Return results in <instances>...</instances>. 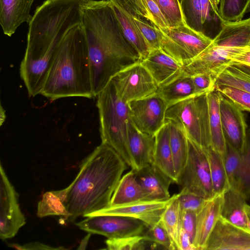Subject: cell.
<instances>
[{
	"label": "cell",
	"mask_w": 250,
	"mask_h": 250,
	"mask_svg": "<svg viewBox=\"0 0 250 250\" xmlns=\"http://www.w3.org/2000/svg\"><path fill=\"white\" fill-rule=\"evenodd\" d=\"M86 0H46L29 23L27 45L20 68L30 97L41 94L59 47L69 31L81 24Z\"/></svg>",
	"instance_id": "6da1fadb"
},
{
	"label": "cell",
	"mask_w": 250,
	"mask_h": 250,
	"mask_svg": "<svg viewBox=\"0 0 250 250\" xmlns=\"http://www.w3.org/2000/svg\"><path fill=\"white\" fill-rule=\"evenodd\" d=\"M81 24L96 97L118 72L141 59L125 37L109 0L85 1L82 5Z\"/></svg>",
	"instance_id": "7a4b0ae2"
},
{
	"label": "cell",
	"mask_w": 250,
	"mask_h": 250,
	"mask_svg": "<svg viewBox=\"0 0 250 250\" xmlns=\"http://www.w3.org/2000/svg\"><path fill=\"white\" fill-rule=\"evenodd\" d=\"M126 168L127 164L112 148L103 143L97 146L83 162L75 179L64 188L63 204L69 214L67 223L109 207Z\"/></svg>",
	"instance_id": "3957f363"
},
{
	"label": "cell",
	"mask_w": 250,
	"mask_h": 250,
	"mask_svg": "<svg viewBox=\"0 0 250 250\" xmlns=\"http://www.w3.org/2000/svg\"><path fill=\"white\" fill-rule=\"evenodd\" d=\"M50 100L94 97L86 40L82 24L62 42L41 92Z\"/></svg>",
	"instance_id": "277c9868"
},
{
	"label": "cell",
	"mask_w": 250,
	"mask_h": 250,
	"mask_svg": "<svg viewBox=\"0 0 250 250\" xmlns=\"http://www.w3.org/2000/svg\"><path fill=\"white\" fill-rule=\"evenodd\" d=\"M96 97L102 143L112 148L135 170L128 144L131 119L128 104L118 97L111 81Z\"/></svg>",
	"instance_id": "5b68a950"
},
{
	"label": "cell",
	"mask_w": 250,
	"mask_h": 250,
	"mask_svg": "<svg viewBox=\"0 0 250 250\" xmlns=\"http://www.w3.org/2000/svg\"><path fill=\"white\" fill-rule=\"evenodd\" d=\"M176 124L188 139L204 149L211 146L208 95L204 94L168 106L166 122Z\"/></svg>",
	"instance_id": "8992f818"
},
{
	"label": "cell",
	"mask_w": 250,
	"mask_h": 250,
	"mask_svg": "<svg viewBox=\"0 0 250 250\" xmlns=\"http://www.w3.org/2000/svg\"><path fill=\"white\" fill-rule=\"evenodd\" d=\"M157 28L160 48L183 66L199 55L212 42V39L192 29L185 22Z\"/></svg>",
	"instance_id": "52a82bcc"
},
{
	"label": "cell",
	"mask_w": 250,
	"mask_h": 250,
	"mask_svg": "<svg viewBox=\"0 0 250 250\" xmlns=\"http://www.w3.org/2000/svg\"><path fill=\"white\" fill-rule=\"evenodd\" d=\"M188 154L186 165L177 183L182 193H191L205 200L214 196L209 164L206 149L188 138Z\"/></svg>",
	"instance_id": "ba28073f"
},
{
	"label": "cell",
	"mask_w": 250,
	"mask_h": 250,
	"mask_svg": "<svg viewBox=\"0 0 250 250\" xmlns=\"http://www.w3.org/2000/svg\"><path fill=\"white\" fill-rule=\"evenodd\" d=\"M111 81L118 97L126 104L152 95L159 88L141 61L118 72Z\"/></svg>",
	"instance_id": "9c48e42d"
},
{
	"label": "cell",
	"mask_w": 250,
	"mask_h": 250,
	"mask_svg": "<svg viewBox=\"0 0 250 250\" xmlns=\"http://www.w3.org/2000/svg\"><path fill=\"white\" fill-rule=\"evenodd\" d=\"M184 22L192 29L213 40L221 30L224 21L217 0H180Z\"/></svg>",
	"instance_id": "30bf717a"
},
{
	"label": "cell",
	"mask_w": 250,
	"mask_h": 250,
	"mask_svg": "<svg viewBox=\"0 0 250 250\" xmlns=\"http://www.w3.org/2000/svg\"><path fill=\"white\" fill-rule=\"evenodd\" d=\"M76 225L91 234L107 238L142 235L147 226L142 221L129 217L114 215H96L87 217Z\"/></svg>",
	"instance_id": "8fae6325"
},
{
	"label": "cell",
	"mask_w": 250,
	"mask_h": 250,
	"mask_svg": "<svg viewBox=\"0 0 250 250\" xmlns=\"http://www.w3.org/2000/svg\"><path fill=\"white\" fill-rule=\"evenodd\" d=\"M130 119L140 131L155 136L166 124L167 105L157 92L128 103Z\"/></svg>",
	"instance_id": "7c38bea8"
},
{
	"label": "cell",
	"mask_w": 250,
	"mask_h": 250,
	"mask_svg": "<svg viewBox=\"0 0 250 250\" xmlns=\"http://www.w3.org/2000/svg\"><path fill=\"white\" fill-rule=\"evenodd\" d=\"M0 173V238L5 240L13 237L26 221L18 202V194L1 163Z\"/></svg>",
	"instance_id": "4fadbf2b"
},
{
	"label": "cell",
	"mask_w": 250,
	"mask_h": 250,
	"mask_svg": "<svg viewBox=\"0 0 250 250\" xmlns=\"http://www.w3.org/2000/svg\"><path fill=\"white\" fill-rule=\"evenodd\" d=\"M179 195V193L174 194L166 200H142L121 205H111L89 216L96 215H114L129 217L142 221L147 227L149 228L160 222L167 206Z\"/></svg>",
	"instance_id": "5bb4252c"
},
{
	"label": "cell",
	"mask_w": 250,
	"mask_h": 250,
	"mask_svg": "<svg viewBox=\"0 0 250 250\" xmlns=\"http://www.w3.org/2000/svg\"><path fill=\"white\" fill-rule=\"evenodd\" d=\"M219 110L226 141L241 153L244 148L248 129L242 110L220 93Z\"/></svg>",
	"instance_id": "9a60e30c"
},
{
	"label": "cell",
	"mask_w": 250,
	"mask_h": 250,
	"mask_svg": "<svg viewBox=\"0 0 250 250\" xmlns=\"http://www.w3.org/2000/svg\"><path fill=\"white\" fill-rule=\"evenodd\" d=\"M250 250V229L220 216L205 246V250Z\"/></svg>",
	"instance_id": "2e32d148"
},
{
	"label": "cell",
	"mask_w": 250,
	"mask_h": 250,
	"mask_svg": "<svg viewBox=\"0 0 250 250\" xmlns=\"http://www.w3.org/2000/svg\"><path fill=\"white\" fill-rule=\"evenodd\" d=\"M243 47H222L211 43L194 59L184 65V71L187 75L214 72L217 75L229 64L231 58Z\"/></svg>",
	"instance_id": "e0dca14e"
},
{
	"label": "cell",
	"mask_w": 250,
	"mask_h": 250,
	"mask_svg": "<svg viewBox=\"0 0 250 250\" xmlns=\"http://www.w3.org/2000/svg\"><path fill=\"white\" fill-rule=\"evenodd\" d=\"M141 62L159 87L170 83L184 72L183 65L161 48L150 50Z\"/></svg>",
	"instance_id": "ac0fdd59"
},
{
	"label": "cell",
	"mask_w": 250,
	"mask_h": 250,
	"mask_svg": "<svg viewBox=\"0 0 250 250\" xmlns=\"http://www.w3.org/2000/svg\"><path fill=\"white\" fill-rule=\"evenodd\" d=\"M134 172L145 193L146 200L162 201L170 197L169 187L174 182L154 164H149Z\"/></svg>",
	"instance_id": "d6986e66"
},
{
	"label": "cell",
	"mask_w": 250,
	"mask_h": 250,
	"mask_svg": "<svg viewBox=\"0 0 250 250\" xmlns=\"http://www.w3.org/2000/svg\"><path fill=\"white\" fill-rule=\"evenodd\" d=\"M126 39L141 60L147 57L149 48L132 17V10L123 0H109Z\"/></svg>",
	"instance_id": "ffe728a7"
},
{
	"label": "cell",
	"mask_w": 250,
	"mask_h": 250,
	"mask_svg": "<svg viewBox=\"0 0 250 250\" xmlns=\"http://www.w3.org/2000/svg\"><path fill=\"white\" fill-rule=\"evenodd\" d=\"M223 195L207 200L197 213L196 230L193 243L196 250H205L207 241L220 216Z\"/></svg>",
	"instance_id": "44dd1931"
},
{
	"label": "cell",
	"mask_w": 250,
	"mask_h": 250,
	"mask_svg": "<svg viewBox=\"0 0 250 250\" xmlns=\"http://www.w3.org/2000/svg\"><path fill=\"white\" fill-rule=\"evenodd\" d=\"M34 0H0V24L3 33L12 36L23 22H29Z\"/></svg>",
	"instance_id": "7402d4cb"
},
{
	"label": "cell",
	"mask_w": 250,
	"mask_h": 250,
	"mask_svg": "<svg viewBox=\"0 0 250 250\" xmlns=\"http://www.w3.org/2000/svg\"><path fill=\"white\" fill-rule=\"evenodd\" d=\"M128 144L135 165L134 170L153 164L155 136L140 131L131 120L128 125Z\"/></svg>",
	"instance_id": "603a6c76"
},
{
	"label": "cell",
	"mask_w": 250,
	"mask_h": 250,
	"mask_svg": "<svg viewBox=\"0 0 250 250\" xmlns=\"http://www.w3.org/2000/svg\"><path fill=\"white\" fill-rule=\"evenodd\" d=\"M165 174L176 183V175L170 145L169 127L168 122L155 135V147L153 162Z\"/></svg>",
	"instance_id": "cb8c5ba5"
},
{
	"label": "cell",
	"mask_w": 250,
	"mask_h": 250,
	"mask_svg": "<svg viewBox=\"0 0 250 250\" xmlns=\"http://www.w3.org/2000/svg\"><path fill=\"white\" fill-rule=\"evenodd\" d=\"M246 201L239 193L230 188L223 195L220 216L233 225L250 229L245 210Z\"/></svg>",
	"instance_id": "d4e9b609"
},
{
	"label": "cell",
	"mask_w": 250,
	"mask_h": 250,
	"mask_svg": "<svg viewBox=\"0 0 250 250\" xmlns=\"http://www.w3.org/2000/svg\"><path fill=\"white\" fill-rule=\"evenodd\" d=\"M209 106L211 147L224 159L226 141L224 134L219 110L220 92L215 89L208 93Z\"/></svg>",
	"instance_id": "484cf974"
},
{
	"label": "cell",
	"mask_w": 250,
	"mask_h": 250,
	"mask_svg": "<svg viewBox=\"0 0 250 250\" xmlns=\"http://www.w3.org/2000/svg\"><path fill=\"white\" fill-rule=\"evenodd\" d=\"M157 93L164 100L167 107L181 101L199 96L195 92L191 76L184 71L170 83L159 87Z\"/></svg>",
	"instance_id": "4316f807"
},
{
	"label": "cell",
	"mask_w": 250,
	"mask_h": 250,
	"mask_svg": "<svg viewBox=\"0 0 250 250\" xmlns=\"http://www.w3.org/2000/svg\"><path fill=\"white\" fill-rule=\"evenodd\" d=\"M146 200V195L131 169L120 180L111 197L110 206Z\"/></svg>",
	"instance_id": "83f0119b"
},
{
	"label": "cell",
	"mask_w": 250,
	"mask_h": 250,
	"mask_svg": "<svg viewBox=\"0 0 250 250\" xmlns=\"http://www.w3.org/2000/svg\"><path fill=\"white\" fill-rule=\"evenodd\" d=\"M167 122L169 124L170 145L177 182L188 160V137L184 131L176 124L170 121Z\"/></svg>",
	"instance_id": "f1b7e54d"
},
{
	"label": "cell",
	"mask_w": 250,
	"mask_h": 250,
	"mask_svg": "<svg viewBox=\"0 0 250 250\" xmlns=\"http://www.w3.org/2000/svg\"><path fill=\"white\" fill-rule=\"evenodd\" d=\"M230 188L250 200V127L247 129L243 151L240 153L238 167Z\"/></svg>",
	"instance_id": "f546056e"
},
{
	"label": "cell",
	"mask_w": 250,
	"mask_h": 250,
	"mask_svg": "<svg viewBox=\"0 0 250 250\" xmlns=\"http://www.w3.org/2000/svg\"><path fill=\"white\" fill-rule=\"evenodd\" d=\"M64 193V189L44 193L38 204V216L42 218L51 215L61 216L67 223L69 214L63 204Z\"/></svg>",
	"instance_id": "4dcf8cb0"
},
{
	"label": "cell",
	"mask_w": 250,
	"mask_h": 250,
	"mask_svg": "<svg viewBox=\"0 0 250 250\" xmlns=\"http://www.w3.org/2000/svg\"><path fill=\"white\" fill-rule=\"evenodd\" d=\"M206 150L209 164L214 194L215 196L223 195L230 188L223 158L211 147Z\"/></svg>",
	"instance_id": "1f68e13d"
},
{
	"label": "cell",
	"mask_w": 250,
	"mask_h": 250,
	"mask_svg": "<svg viewBox=\"0 0 250 250\" xmlns=\"http://www.w3.org/2000/svg\"><path fill=\"white\" fill-rule=\"evenodd\" d=\"M178 197L167 206L159 222L168 233L174 250H180L179 237L182 228Z\"/></svg>",
	"instance_id": "d6a6232c"
},
{
	"label": "cell",
	"mask_w": 250,
	"mask_h": 250,
	"mask_svg": "<svg viewBox=\"0 0 250 250\" xmlns=\"http://www.w3.org/2000/svg\"><path fill=\"white\" fill-rule=\"evenodd\" d=\"M215 84L230 86L250 93V75L232 62L219 73Z\"/></svg>",
	"instance_id": "836d02e7"
},
{
	"label": "cell",
	"mask_w": 250,
	"mask_h": 250,
	"mask_svg": "<svg viewBox=\"0 0 250 250\" xmlns=\"http://www.w3.org/2000/svg\"><path fill=\"white\" fill-rule=\"evenodd\" d=\"M250 10V0H220L219 13L224 21H241Z\"/></svg>",
	"instance_id": "e575fe53"
},
{
	"label": "cell",
	"mask_w": 250,
	"mask_h": 250,
	"mask_svg": "<svg viewBox=\"0 0 250 250\" xmlns=\"http://www.w3.org/2000/svg\"><path fill=\"white\" fill-rule=\"evenodd\" d=\"M147 241L144 235L107 238L105 242L109 250H142Z\"/></svg>",
	"instance_id": "d590c367"
},
{
	"label": "cell",
	"mask_w": 250,
	"mask_h": 250,
	"mask_svg": "<svg viewBox=\"0 0 250 250\" xmlns=\"http://www.w3.org/2000/svg\"><path fill=\"white\" fill-rule=\"evenodd\" d=\"M215 89L231 101L242 111L250 112V93L222 84H215Z\"/></svg>",
	"instance_id": "8d00e7d4"
},
{
	"label": "cell",
	"mask_w": 250,
	"mask_h": 250,
	"mask_svg": "<svg viewBox=\"0 0 250 250\" xmlns=\"http://www.w3.org/2000/svg\"><path fill=\"white\" fill-rule=\"evenodd\" d=\"M132 17L145 38L150 51L160 48V37L157 27L142 20L132 10Z\"/></svg>",
	"instance_id": "74e56055"
},
{
	"label": "cell",
	"mask_w": 250,
	"mask_h": 250,
	"mask_svg": "<svg viewBox=\"0 0 250 250\" xmlns=\"http://www.w3.org/2000/svg\"><path fill=\"white\" fill-rule=\"evenodd\" d=\"M158 5L170 26L184 22L179 0H153Z\"/></svg>",
	"instance_id": "f35d334b"
},
{
	"label": "cell",
	"mask_w": 250,
	"mask_h": 250,
	"mask_svg": "<svg viewBox=\"0 0 250 250\" xmlns=\"http://www.w3.org/2000/svg\"><path fill=\"white\" fill-rule=\"evenodd\" d=\"M191 76L195 92L198 95L207 94L215 89L218 77L215 73H199Z\"/></svg>",
	"instance_id": "ab89813d"
},
{
	"label": "cell",
	"mask_w": 250,
	"mask_h": 250,
	"mask_svg": "<svg viewBox=\"0 0 250 250\" xmlns=\"http://www.w3.org/2000/svg\"><path fill=\"white\" fill-rule=\"evenodd\" d=\"M148 228V231L144 235L147 241L156 242L166 249L174 250L168 233L159 222Z\"/></svg>",
	"instance_id": "60d3db41"
},
{
	"label": "cell",
	"mask_w": 250,
	"mask_h": 250,
	"mask_svg": "<svg viewBox=\"0 0 250 250\" xmlns=\"http://www.w3.org/2000/svg\"><path fill=\"white\" fill-rule=\"evenodd\" d=\"M181 211L190 210L198 212L207 200L191 193L179 192L178 198Z\"/></svg>",
	"instance_id": "b9f144b4"
},
{
	"label": "cell",
	"mask_w": 250,
	"mask_h": 250,
	"mask_svg": "<svg viewBox=\"0 0 250 250\" xmlns=\"http://www.w3.org/2000/svg\"><path fill=\"white\" fill-rule=\"evenodd\" d=\"M181 221L182 229L187 233L193 245L196 230L197 212L181 210Z\"/></svg>",
	"instance_id": "7bdbcfd3"
},
{
	"label": "cell",
	"mask_w": 250,
	"mask_h": 250,
	"mask_svg": "<svg viewBox=\"0 0 250 250\" xmlns=\"http://www.w3.org/2000/svg\"><path fill=\"white\" fill-rule=\"evenodd\" d=\"M141 0L153 19V25L160 28L170 26L161 9L155 1L153 0Z\"/></svg>",
	"instance_id": "ee69618b"
},
{
	"label": "cell",
	"mask_w": 250,
	"mask_h": 250,
	"mask_svg": "<svg viewBox=\"0 0 250 250\" xmlns=\"http://www.w3.org/2000/svg\"><path fill=\"white\" fill-rule=\"evenodd\" d=\"M127 4L133 12L138 16L148 21L152 24L154 23L153 19L145 7L141 0H123Z\"/></svg>",
	"instance_id": "f6af8a7d"
},
{
	"label": "cell",
	"mask_w": 250,
	"mask_h": 250,
	"mask_svg": "<svg viewBox=\"0 0 250 250\" xmlns=\"http://www.w3.org/2000/svg\"><path fill=\"white\" fill-rule=\"evenodd\" d=\"M9 247L21 250H66V248L61 247H52L40 242H30L26 243L23 245L17 244H10Z\"/></svg>",
	"instance_id": "bcb514c9"
},
{
	"label": "cell",
	"mask_w": 250,
	"mask_h": 250,
	"mask_svg": "<svg viewBox=\"0 0 250 250\" xmlns=\"http://www.w3.org/2000/svg\"><path fill=\"white\" fill-rule=\"evenodd\" d=\"M230 61L234 63L250 66V46L243 47L240 52L231 58Z\"/></svg>",
	"instance_id": "7dc6e473"
},
{
	"label": "cell",
	"mask_w": 250,
	"mask_h": 250,
	"mask_svg": "<svg viewBox=\"0 0 250 250\" xmlns=\"http://www.w3.org/2000/svg\"><path fill=\"white\" fill-rule=\"evenodd\" d=\"M180 250H195L187 233L181 228L179 237Z\"/></svg>",
	"instance_id": "c3c4849f"
},
{
	"label": "cell",
	"mask_w": 250,
	"mask_h": 250,
	"mask_svg": "<svg viewBox=\"0 0 250 250\" xmlns=\"http://www.w3.org/2000/svg\"><path fill=\"white\" fill-rule=\"evenodd\" d=\"M232 63L235 65L236 66L250 75V66L244 64H242L240 63H234L232 62Z\"/></svg>",
	"instance_id": "681fc988"
},
{
	"label": "cell",
	"mask_w": 250,
	"mask_h": 250,
	"mask_svg": "<svg viewBox=\"0 0 250 250\" xmlns=\"http://www.w3.org/2000/svg\"><path fill=\"white\" fill-rule=\"evenodd\" d=\"M91 233H88V235H87L84 239L82 241L81 244L80 245V247L78 249H85V247L88 243V240L89 239Z\"/></svg>",
	"instance_id": "f907efd6"
},
{
	"label": "cell",
	"mask_w": 250,
	"mask_h": 250,
	"mask_svg": "<svg viewBox=\"0 0 250 250\" xmlns=\"http://www.w3.org/2000/svg\"><path fill=\"white\" fill-rule=\"evenodd\" d=\"M5 119V110L2 107V105H0V123L1 125L4 122Z\"/></svg>",
	"instance_id": "816d5d0a"
},
{
	"label": "cell",
	"mask_w": 250,
	"mask_h": 250,
	"mask_svg": "<svg viewBox=\"0 0 250 250\" xmlns=\"http://www.w3.org/2000/svg\"><path fill=\"white\" fill-rule=\"evenodd\" d=\"M245 210L250 226V206L247 204L245 206Z\"/></svg>",
	"instance_id": "f5cc1de1"
},
{
	"label": "cell",
	"mask_w": 250,
	"mask_h": 250,
	"mask_svg": "<svg viewBox=\"0 0 250 250\" xmlns=\"http://www.w3.org/2000/svg\"><path fill=\"white\" fill-rule=\"evenodd\" d=\"M218 0L219 2V1H220V0Z\"/></svg>",
	"instance_id": "db71d44e"
}]
</instances>
